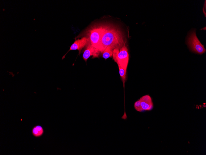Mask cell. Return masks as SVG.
Listing matches in <instances>:
<instances>
[{"instance_id":"cell-1","label":"cell","mask_w":206,"mask_h":155,"mask_svg":"<svg viewBox=\"0 0 206 155\" xmlns=\"http://www.w3.org/2000/svg\"><path fill=\"white\" fill-rule=\"evenodd\" d=\"M125 44L122 34L118 28L111 25H104L101 40L102 53L108 46L113 49H120Z\"/></svg>"},{"instance_id":"cell-2","label":"cell","mask_w":206,"mask_h":155,"mask_svg":"<svg viewBox=\"0 0 206 155\" xmlns=\"http://www.w3.org/2000/svg\"><path fill=\"white\" fill-rule=\"evenodd\" d=\"M104 27V25L101 24L94 26L90 28L88 33L90 45L98 53H102L101 40Z\"/></svg>"},{"instance_id":"cell-3","label":"cell","mask_w":206,"mask_h":155,"mask_svg":"<svg viewBox=\"0 0 206 155\" xmlns=\"http://www.w3.org/2000/svg\"><path fill=\"white\" fill-rule=\"evenodd\" d=\"M186 41L187 44L192 51L200 54L205 52L206 50L197 37L195 30H192L189 32Z\"/></svg>"},{"instance_id":"cell-4","label":"cell","mask_w":206,"mask_h":155,"mask_svg":"<svg viewBox=\"0 0 206 155\" xmlns=\"http://www.w3.org/2000/svg\"><path fill=\"white\" fill-rule=\"evenodd\" d=\"M129 60V54L125 44L119 49L118 55L117 63L123 68L127 69Z\"/></svg>"},{"instance_id":"cell-5","label":"cell","mask_w":206,"mask_h":155,"mask_svg":"<svg viewBox=\"0 0 206 155\" xmlns=\"http://www.w3.org/2000/svg\"><path fill=\"white\" fill-rule=\"evenodd\" d=\"M89 42V39L88 37H84L80 39L76 40L70 46L69 50L62 57V59H64L68 52L70 50H78L79 54L80 53L82 49L87 45Z\"/></svg>"},{"instance_id":"cell-6","label":"cell","mask_w":206,"mask_h":155,"mask_svg":"<svg viewBox=\"0 0 206 155\" xmlns=\"http://www.w3.org/2000/svg\"><path fill=\"white\" fill-rule=\"evenodd\" d=\"M143 112L146 110H150L153 107L152 99L149 95H144L139 100Z\"/></svg>"},{"instance_id":"cell-7","label":"cell","mask_w":206,"mask_h":155,"mask_svg":"<svg viewBox=\"0 0 206 155\" xmlns=\"http://www.w3.org/2000/svg\"><path fill=\"white\" fill-rule=\"evenodd\" d=\"M99 54V53L97 52L91 45L89 42L87 45L86 48L83 53L82 56L83 58L86 62L88 59L91 56H93L94 58L98 57Z\"/></svg>"},{"instance_id":"cell-8","label":"cell","mask_w":206,"mask_h":155,"mask_svg":"<svg viewBox=\"0 0 206 155\" xmlns=\"http://www.w3.org/2000/svg\"><path fill=\"white\" fill-rule=\"evenodd\" d=\"M44 131L43 127L40 125H37L33 127L32 130V135L35 137H39L43 133Z\"/></svg>"},{"instance_id":"cell-9","label":"cell","mask_w":206,"mask_h":155,"mask_svg":"<svg viewBox=\"0 0 206 155\" xmlns=\"http://www.w3.org/2000/svg\"><path fill=\"white\" fill-rule=\"evenodd\" d=\"M113 48L110 46L106 47L102 52V57L105 60L111 57L113 55Z\"/></svg>"},{"instance_id":"cell-10","label":"cell","mask_w":206,"mask_h":155,"mask_svg":"<svg viewBox=\"0 0 206 155\" xmlns=\"http://www.w3.org/2000/svg\"><path fill=\"white\" fill-rule=\"evenodd\" d=\"M117 64L119 69V74L123 83L124 87V83L126 80V69L122 68L119 64L117 63Z\"/></svg>"},{"instance_id":"cell-11","label":"cell","mask_w":206,"mask_h":155,"mask_svg":"<svg viewBox=\"0 0 206 155\" xmlns=\"http://www.w3.org/2000/svg\"><path fill=\"white\" fill-rule=\"evenodd\" d=\"M119 49V48H115L113 50V59L116 63L117 62V57Z\"/></svg>"},{"instance_id":"cell-12","label":"cell","mask_w":206,"mask_h":155,"mask_svg":"<svg viewBox=\"0 0 206 155\" xmlns=\"http://www.w3.org/2000/svg\"><path fill=\"white\" fill-rule=\"evenodd\" d=\"M134 106L135 109L137 111L140 112H143L139 100L135 102Z\"/></svg>"}]
</instances>
